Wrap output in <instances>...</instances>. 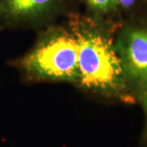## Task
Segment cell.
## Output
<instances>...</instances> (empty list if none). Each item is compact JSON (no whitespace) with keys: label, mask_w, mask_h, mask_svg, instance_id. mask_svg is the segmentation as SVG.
<instances>
[{"label":"cell","mask_w":147,"mask_h":147,"mask_svg":"<svg viewBox=\"0 0 147 147\" xmlns=\"http://www.w3.org/2000/svg\"><path fill=\"white\" fill-rule=\"evenodd\" d=\"M69 26L78 45V83L101 94H113L122 89L125 73L103 25L92 17L73 15Z\"/></svg>","instance_id":"1"},{"label":"cell","mask_w":147,"mask_h":147,"mask_svg":"<svg viewBox=\"0 0 147 147\" xmlns=\"http://www.w3.org/2000/svg\"><path fill=\"white\" fill-rule=\"evenodd\" d=\"M12 64L30 78L78 82V45L73 34L51 29L35 47Z\"/></svg>","instance_id":"2"},{"label":"cell","mask_w":147,"mask_h":147,"mask_svg":"<svg viewBox=\"0 0 147 147\" xmlns=\"http://www.w3.org/2000/svg\"><path fill=\"white\" fill-rule=\"evenodd\" d=\"M62 0H0V26L16 27L49 16Z\"/></svg>","instance_id":"3"},{"label":"cell","mask_w":147,"mask_h":147,"mask_svg":"<svg viewBox=\"0 0 147 147\" xmlns=\"http://www.w3.org/2000/svg\"><path fill=\"white\" fill-rule=\"evenodd\" d=\"M124 73L139 83H147V30L128 31L116 49Z\"/></svg>","instance_id":"4"},{"label":"cell","mask_w":147,"mask_h":147,"mask_svg":"<svg viewBox=\"0 0 147 147\" xmlns=\"http://www.w3.org/2000/svg\"><path fill=\"white\" fill-rule=\"evenodd\" d=\"M86 3L95 13L100 15L117 9L115 0H86Z\"/></svg>","instance_id":"5"},{"label":"cell","mask_w":147,"mask_h":147,"mask_svg":"<svg viewBox=\"0 0 147 147\" xmlns=\"http://www.w3.org/2000/svg\"><path fill=\"white\" fill-rule=\"evenodd\" d=\"M135 2H136V0H115L117 7H120L125 8V9L131 7L134 5Z\"/></svg>","instance_id":"6"},{"label":"cell","mask_w":147,"mask_h":147,"mask_svg":"<svg viewBox=\"0 0 147 147\" xmlns=\"http://www.w3.org/2000/svg\"><path fill=\"white\" fill-rule=\"evenodd\" d=\"M146 110H147V95H146Z\"/></svg>","instance_id":"7"}]
</instances>
